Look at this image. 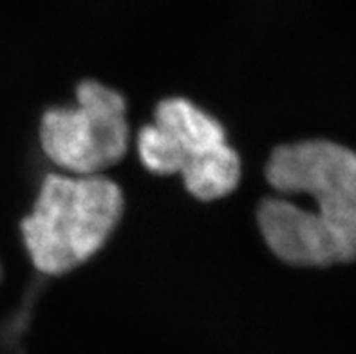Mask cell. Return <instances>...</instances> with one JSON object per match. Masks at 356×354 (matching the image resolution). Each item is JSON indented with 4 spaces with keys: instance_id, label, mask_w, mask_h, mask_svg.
I'll return each instance as SVG.
<instances>
[{
    "instance_id": "cell-2",
    "label": "cell",
    "mask_w": 356,
    "mask_h": 354,
    "mask_svg": "<svg viewBox=\"0 0 356 354\" xmlns=\"http://www.w3.org/2000/svg\"><path fill=\"white\" fill-rule=\"evenodd\" d=\"M123 214V193L104 175H47L22 234L33 264L63 275L95 255Z\"/></svg>"
},
{
    "instance_id": "cell-1",
    "label": "cell",
    "mask_w": 356,
    "mask_h": 354,
    "mask_svg": "<svg viewBox=\"0 0 356 354\" xmlns=\"http://www.w3.org/2000/svg\"><path fill=\"white\" fill-rule=\"evenodd\" d=\"M271 188L304 195L302 207L282 198L259 204L262 237L282 262L327 268L356 260V152L327 139L282 145L266 165Z\"/></svg>"
},
{
    "instance_id": "cell-4",
    "label": "cell",
    "mask_w": 356,
    "mask_h": 354,
    "mask_svg": "<svg viewBox=\"0 0 356 354\" xmlns=\"http://www.w3.org/2000/svg\"><path fill=\"white\" fill-rule=\"evenodd\" d=\"M76 98L78 107L44 114L42 148L54 165L78 177L99 175L122 161L129 147L125 99L92 80L81 81Z\"/></svg>"
},
{
    "instance_id": "cell-3",
    "label": "cell",
    "mask_w": 356,
    "mask_h": 354,
    "mask_svg": "<svg viewBox=\"0 0 356 354\" xmlns=\"http://www.w3.org/2000/svg\"><path fill=\"white\" fill-rule=\"evenodd\" d=\"M138 152L154 174L183 175L199 201L226 198L239 184V154L226 143L225 127L185 98L158 104L154 123L138 136Z\"/></svg>"
}]
</instances>
